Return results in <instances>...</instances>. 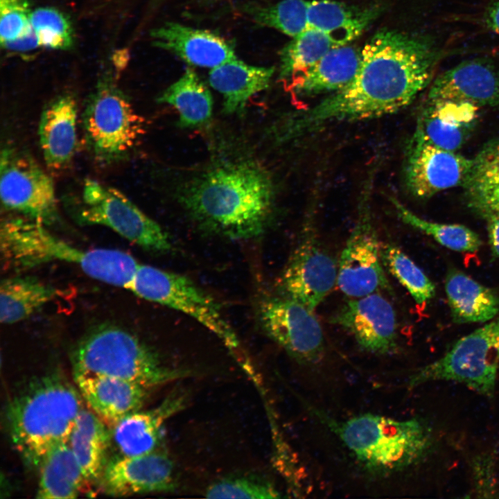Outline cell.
Here are the masks:
<instances>
[{
	"instance_id": "obj_1",
	"label": "cell",
	"mask_w": 499,
	"mask_h": 499,
	"mask_svg": "<svg viewBox=\"0 0 499 499\" xmlns=\"http://www.w3.org/2000/svg\"><path fill=\"white\" fill-rule=\"evenodd\" d=\"M438 54L426 40L396 30L377 32L361 49L352 81L322 101L293 114L288 138L335 122L361 121L395 113L409 105L430 82Z\"/></svg>"
},
{
	"instance_id": "obj_2",
	"label": "cell",
	"mask_w": 499,
	"mask_h": 499,
	"mask_svg": "<svg viewBox=\"0 0 499 499\" xmlns=\"http://www.w3.org/2000/svg\"><path fill=\"white\" fill-rule=\"evenodd\" d=\"M180 200L204 231L231 239H249L265 230L274 188L270 174L250 159L219 162L190 179Z\"/></svg>"
},
{
	"instance_id": "obj_3",
	"label": "cell",
	"mask_w": 499,
	"mask_h": 499,
	"mask_svg": "<svg viewBox=\"0 0 499 499\" xmlns=\"http://www.w3.org/2000/svg\"><path fill=\"white\" fill-rule=\"evenodd\" d=\"M84 403L77 387L55 371L33 379L10 400L7 431L26 465L38 469L51 449L68 441Z\"/></svg>"
},
{
	"instance_id": "obj_4",
	"label": "cell",
	"mask_w": 499,
	"mask_h": 499,
	"mask_svg": "<svg viewBox=\"0 0 499 499\" xmlns=\"http://www.w3.org/2000/svg\"><path fill=\"white\" fill-rule=\"evenodd\" d=\"M304 403L370 473L387 474L405 469L423 459L433 446L432 428L421 419L365 413L340 419Z\"/></svg>"
},
{
	"instance_id": "obj_5",
	"label": "cell",
	"mask_w": 499,
	"mask_h": 499,
	"mask_svg": "<svg viewBox=\"0 0 499 499\" xmlns=\"http://www.w3.org/2000/svg\"><path fill=\"white\" fill-rule=\"evenodd\" d=\"M0 233L2 261L10 269L63 261L77 265L90 277L128 289L139 265L123 251L76 248L52 235L42 222L24 216L3 221Z\"/></svg>"
},
{
	"instance_id": "obj_6",
	"label": "cell",
	"mask_w": 499,
	"mask_h": 499,
	"mask_svg": "<svg viewBox=\"0 0 499 499\" xmlns=\"http://www.w3.org/2000/svg\"><path fill=\"white\" fill-rule=\"evenodd\" d=\"M71 362L73 372L109 376L148 389L188 374L187 371L166 367L134 334L111 324L87 333L73 348Z\"/></svg>"
},
{
	"instance_id": "obj_7",
	"label": "cell",
	"mask_w": 499,
	"mask_h": 499,
	"mask_svg": "<svg viewBox=\"0 0 499 499\" xmlns=\"http://www.w3.org/2000/svg\"><path fill=\"white\" fill-rule=\"evenodd\" d=\"M143 121L128 96L107 78L99 81L82 115L87 146L103 164L128 157L144 132Z\"/></svg>"
},
{
	"instance_id": "obj_8",
	"label": "cell",
	"mask_w": 499,
	"mask_h": 499,
	"mask_svg": "<svg viewBox=\"0 0 499 499\" xmlns=\"http://www.w3.org/2000/svg\"><path fill=\"white\" fill-rule=\"evenodd\" d=\"M499 368V317L458 340L441 358L415 371L412 388L435 381L463 384L484 396H493Z\"/></svg>"
},
{
	"instance_id": "obj_9",
	"label": "cell",
	"mask_w": 499,
	"mask_h": 499,
	"mask_svg": "<svg viewBox=\"0 0 499 499\" xmlns=\"http://www.w3.org/2000/svg\"><path fill=\"white\" fill-rule=\"evenodd\" d=\"M82 225H103L152 252L171 249L167 233L118 189L96 180L85 181L80 200L72 209Z\"/></svg>"
},
{
	"instance_id": "obj_10",
	"label": "cell",
	"mask_w": 499,
	"mask_h": 499,
	"mask_svg": "<svg viewBox=\"0 0 499 499\" xmlns=\"http://www.w3.org/2000/svg\"><path fill=\"white\" fill-rule=\"evenodd\" d=\"M128 290L136 295L192 317L216 335L233 352L237 336L218 302L189 278L150 265L138 266Z\"/></svg>"
},
{
	"instance_id": "obj_11",
	"label": "cell",
	"mask_w": 499,
	"mask_h": 499,
	"mask_svg": "<svg viewBox=\"0 0 499 499\" xmlns=\"http://www.w3.org/2000/svg\"><path fill=\"white\" fill-rule=\"evenodd\" d=\"M0 196L7 209L44 225L58 218L52 179L30 155L12 146L1 152Z\"/></svg>"
},
{
	"instance_id": "obj_12",
	"label": "cell",
	"mask_w": 499,
	"mask_h": 499,
	"mask_svg": "<svg viewBox=\"0 0 499 499\" xmlns=\"http://www.w3.org/2000/svg\"><path fill=\"white\" fill-rule=\"evenodd\" d=\"M312 222L308 220L303 227L277 285L279 295L315 310L337 285L338 263Z\"/></svg>"
},
{
	"instance_id": "obj_13",
	"label": "cell",
	"mask_w": 499,
	"mask_h": 499,
	"mask_svg": "<svg viewBox=\"0 0 499 499\" xmlns=\"http://www.w3.org/2000/svg\"><path fill=\"white\" fill-rule=\"evenodd\" d=\"M381 245L365 190L355 225L338 262L337 286L348 297L391 290L383 267Z\"/></svg>"
},
{
	"instance_id": "obj_14",
	"label": "cell",
	"mask_w": 499,
	"mask_h": 499,
	"mask_svg": "<svg viewBox=\"0 0 499 499\" xmlns=\"http://www.w3.org/2000/svg\"><path fill=\"white\" fill-rule=\"evenodd\" d=\"M315 310L280 295L263 299L258 317L266 335L299 363L319 362L324 351L322 327Z\"/></svg>"
},
{
	"instance_id": "obj_15",
	"label": "cell",
	"mask_w": 499,
	"mask_h": 499,
	"mask_svg": "<svg viewBox=\"0 0 499 499\" xmlns=\"http://www.w3.org/2000/svg\"><path fill=\"white\" fill-rule=\"evenodd\" d=\"M473 159L439 148L413 134L405 157V184L415 197L428 198L436 193L464 186Z\"/></svg>"
},
{
	"instance_id": "obj_16",
	"label": "cell",
	"mask_w": 499,
	"mask_h": 499,
	"mask_svg": "<svg viewBox=\"0 0 499 499\" xmlns=\"http://www.w3.org/2000/svg\"><path fill=\"white\" fill-rule=\"evenodd\" d=\"M330 322L348 332L367 352L389 355L398 350L396 312L381 292L350 298Z\"/></svg>"
},
{
	"instance_id": "obj_17",
	"label": "cell",
	"mask_w": 499,
	"mask_h": 499,
	"mask_svg": "<svg viewBox=\"0 0 499 499\" xmlns=\"http://www.w3.org/2000/svg\"><path fill=\"white\" fill-rule=\"evenodd\" d=\"M175 466L164 451L155 450L138 456H114L108 460L99 488L115 497L167 492L175 489Z\"/></svg>"
},
{
	"instance_id": "obj_18",
	"label": "cell",
	"mask_w": 499,
	"mask_h": 499,
	"mask_svg": "<svg viewBox=\"0 0 499 499\" xmlns=\"http://www.w3.org/2000/svg\"><path fill=\"white\" fill-rule=\"evenodd\" d=\"M186 403V394L177 390L152 409L128 414L110 427L111 446L118 456H138L157 450L164 423Z\"/></svg>"
},
{
	"instance_id": "obj_19",
	"label": "cell",
	"mask_w": 499,
	"mask_h": 499,
	"mask_svg": "<svg viewBox=\"0 0 499 499\" xmlns=\"http://www.w3.org/2000/svg\"><path fill=\"white\" fill-rule=\"evenodd\" d=\"M478 110L466 101L427 98L414 134L439 148L457 152L473 132Z\"/></svg>"
},
{
	"instance_id": "obj_20",
	"label": "cell",
	"mask_w": 499,
	"mask_h": 499,
	"mask_svg": "<svg viewBox=\"0 0 499 499\" xmlns=\"http://www.w3.org/2000/svg\"><path fill=\"white\" fill-rule=\"evenodd\" d=\"M73 379L87 408L109 427L140 410L150 389L101 374L73 372Z\"/></svg>"
},
{
	"instance_id": "obj_21",
	"label": "cell",
	"mask_w": 499,
	"mask_h": 499,
	"mask_svg": "<svg viewBox=\"0 0 499 499\" xmlns=\"http://www.w3.org/2000/svg\"><path fill=\"white\" fill-rule=\"evenodd\" d=\"M427 98L463 100L479 107L498 105L499 69L483 59L464 61L433 81Z\"/></svg>"
},
{
	"instance_id": "obj_22",
	"label": "cell",
	"mask_w": 499,
	"mask_h": 499,
	"mask_svg": "<svg viewBox=\"0 0 499 499\" xmlns=\"http://www.w3.org/2000/svg\"><path fill=\"white\" fill-rule=\"evenodd\" d=\"M150 35L155 46L170 51L191 65L213 69L238 58L231 44L209 30L166 22L154 28Z\"/></svg>"
},
{
	"instance_id": "obj_23",
	"label": "cell",
	"mask_w": 499,
	"mask_h": 499,
	"mask_svg": "<svg viewBox=\"0 0 499 499\" xmlns=\"http://www.w3.org/2000/svg\"><path fill=\"white\" fill-rule=\"evenodd\" d=\"M78 105L69 94L49 101L40 115L38 136L46 165L62 170L71 161L77 148Z\"/></svg>"
},
{
	"instance_id": "obj_24",
	"label": "cell",
	"mask_w": 499,
	"mask_h": 499,
	"mask_svg": "<svg viewBox=\"0 0 499 499\" xmlns=\"http://www.w3.org/2000/svg\"><path fill=\"white\" fill-rule=\"evenodd\" d=\"M360 59L361 49L347 44L335 47L286 85L298 97L334 93L352 81Z\"/></svg>"
},
{
	"instance_id": "obj_25",
	"label": "cell",
	"mask_w": 499,
	"mask_h": 499,
	"mask_svg": "<svg viewBox=\"0 0 499 499\" xmlns=\"http://www.w3.org/2000/svg\"><path fill=\"white\" fill-rule=\"evenodd\" d=\"M68 444L80 466L89 490L94 487L98 489L109 460L110 427L85 406L76 419Z\"/></svg>"
},
{
	"instance_id": "obj_26",
	"label": "cell",
	"mask_w": 499,
	"mask_h": 499,
	"mask_svg": "<svg viewBox=\"0 0 499 499\" xmlns=\"http://www.w3.org/2000/svg\"><path fill=\"white\" fill-rule=\"evenodd\" d=\"M274 73V67L248 64L238 58L211 69V86L223 96V111L241 112L254 95L266 89Z\"/></svg>"
},
{
	"instance_id": "obj_27",
	"label": "cell",
	"mask_w": 499,
	"mask_h": 499,
	"mask_svg": "<svg viewBox=\"0 0 499 499\" xmlns=\"http://www.w3.org/2000/svg\"><path fill=\"white\" fill-rule=\"evenodd\" d=\"M444 288L450 316L455 324L490 321L499 312L497 293L459 270H448Z\"/></svg>"
},
{
	"instance_id": "obj_28",
	"label": "cell",
	"mask_w": 499,
	"mask_h": 499,
	"mask_svg": "<svg viewBox=\"0 0 499 499\" xmlns=\"http://www.w3.org/2000/svg\"><path fill=\"white\" fill-rule=\"evenodd\" d=\"M377 8H359L331 0L308 2V28L318 30L338 46L356 39L378 14Z\"/></svg>"
},
{
	"instance_id": "obj_29",
	"label": "cell",
	"mask_w": 499,
	"mask_h": 499,
	"mask_svg": "<svg viewBox=\"0 0 499 499\" xmlns=\"http://www.w3.org/2000/svg\"><path fill=\"white\" fill-rule=\"evenodd\" d=\"M39 483L36 497L40 499H71L89 488L68 441L51 449L37 469Z\"/></svg>"
},
{
	"instance_id": "obj_30",
	"label": "cell",
	"mask_w": 499,
	"mask_h": 499,
	"mask_svg": "<svg viewBox=\"0 0 499 499\" xmlns=\"http://www.w3.org/2000/svg\"><path fill=\"white\" fill-rule=\"evenodd\" d=\"M472 159L463 186L467 205L483 218L499 213V139L484 145Z\"/></svg>"
},
{
	"instance_id": "obj_31",
	"label": "cell",
	"mask_w": 499,
	"mask_h": 499,
	"mask_svg": "<svg viewBox=\"0 0 499 499\" xmlns=\"http://www.w3.org/2000/svg\"><path fill=\"white\" fill-rule=\"evenodd\" d=\"M160 103L174 107L179 114L178 125L194 128L208 123L213 111V98L198 74L187 68L157 98Z\"/></svg>"
},
{
	"instance_id": "obj_32",
	"label": "cell",
	"mask_w": 499,
	"mask_h": 499,
	"mask_svg": "<svg viewBox=\"0 0 499 499\" xmlns=\"http://www.w3.org/2000/svg\"><path fill=\"white\" fill-rule=\"evenodd\" d=\"M57 294L56 289L34 277L5 279L0 286V321L12 324L24 320Z\"/></svg>"
},
{
	"instance_id": "obj_33",
	"label": "cell",
	"mask_w": 499,
	"mask_h": 499,
	"mask_svg": "<svg viewBox=\"0 0 499 499\" xmlns=\"http://www.w3.org/2000/svg\"><path fill=\"white\" fill-rule=\"evenodd\" d=\"M338 46L325 33L308 28L283 47L280 54V78L287 84Z\"/></svg>"
},
{
	"instance_id": "obj_34",
	"label": "cell",
	"mask_w": 499,
	"mask_h": 499,
	"mask_svg": "<svg viewBox=\"0 0 499 499\" xmlns=\"http://www.w3.org/2000/svg\"><path fill=\"white\" fill-rule=\"evenodd\" d=\"M397 216L405 224L432 237L438 243L459 252H475L482 243L477 233L462 225L442 224L420 218L395 198L390 199Z\"/></svg>"
},
{
	"instance_id": "obj_35",
	"label": "cell",
	"mask_w": 499,
	"mask_h": 499,
	"mask_svg": "<svg viewBox=\"0 0 499 499\" xmlns=\"http://www.w3.org/2000/svg\"><path fill=\"white\" fill-rule=\"evenodd\" d=\"M381 256L383 265L417 304L424 305L435 297V284L397 245L389 242L381 245Z\"/></svg>"
},
{
	"instance_id": "obj_36",
	"label": "cell",
	"mask_w": 499,
	"mask_h": 499,
	"mask_svg": "<svg viewBox=\"0 0 499 499\" xmlns=\"http://www.w3.org/2000/svg\"><path fill=\"white\" fill-rule=\"evenodd\" d=\"M308 2L282 0L271 6H250L245 11L256 23L294 38L308 29Z\"/></svg>"
},
{
	"instance_id": "obj_37",
	"label": "cell",
	"mask_w": 499,
	"mask_h": 499,
	"mask_svg": "<svg viewBox=\"0 0 499 499\" xmlns=\"http://www.w3.org/2000/svg\"><path fill=\"white\" fill-rule=\"evenodd\" d=\"M30 25L40 46L64 50L73 43L72 28L66 16L52 8H39L31 12Z\"/></svg>"
},
{
	"instance_id": "obj_38",
	"label": "cell",
	"mask_w": 499,
	"mask_h": 499,
	"mask_svg": "<svg viewBox=\"0 0 499 499\" xmlns=\"http://www.w3.org/2000/svg\"><path fill=\"white\" fill-rule=\"evenodd\" d=\"M209 498L269 499L279 498L280 492L268 480L260 477L238 475L223 478L211 484L205 491Z\"/></svg>"
},
{
	"instance_id": "obj_39",
	"label": "cell",
	"mask_w": 499,
	"mask_h": 499,
	"mask_svg": "<svg viewBox=\"0 0 499 499\" xmlns=\"http://www.w3.org/2000/svg\"><path fill=\"white\" fill-rule=\"evenodd\" d=\"M27 0H0V39L3 44L29 35L32 31Z\"/></svg>"
},
{
	"instance_id": "obj_40",
	"label": "cell",
	"mask_w": 499,
	"mask_h": 499,
	"mask_svg": "<svg viewBox=\"0 0 499 499\" xmlns=\"http://www.w3.org/2000/svg\"><path fill=\"white\" fill-rule=\"evenodd\" d=\"M473 490L477 498H499L495 455L489 452L475 455L471 462Z\"/></svg>"
},
{
	"instance_id": "obj_41",
	"label": "cell",
	"mask_w": 499,
	"mask_h": 499,
	"mask_svg": "<svg viewBox=\"0 0 499 499\" xmlns=\"http://www.w3.org/2000/svg\"><path fill=\"white\" fill-rule=\"evenodd\" d=\"M487 222L489 244L493 256L499 259V213L484 218Z\"/></svg>"
},
{
	"instance_id": "obj_42",
	"label": "cell",
	"mask_w": 499,
	"mask_h": 499,
	"mask_svg": "<svg viewBox=\"0 0 499 499\" xmlns=\"http://www.w3.org/2000/svg\"><path fill=\"white\" fill-rule=\"evenodd\" d=\"M3 46L6 49L12 51H25L35 49L40 46L37 39L33 30L27 36L3 44Z\"/></svg>"
},
{
	"instance_id": "obj_43",
	"label": "cell",
	"mask_w": 499,
	"mask_h": 499,
	"mask_svg": "<svg viewBox=\"0 0 499 499\" xmlns=\"http://www.w3.org/2000/svg\"><path fill=\"white\" fill-rule=\"evenodd\" d=\"M484 21L487 27L499 34V0H495L487 9Z\"/></svg>"
}]
</instances>
